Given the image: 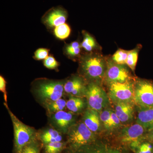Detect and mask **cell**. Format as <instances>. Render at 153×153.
Wrapping results in <instances>:
<instances>
[{
    "label": "cell",
    "mask_w": 153,
    "mask_h": 153,
    "mask_svg": "<svg viewBox=\"0 0 153 153\" xmlns=\"http://www.w3.org/2000/svg\"><path fill=\"white\" fill-rule=\"evenodd\" d=\"M85 97L88 108L101 112L108 105V97L98 83L91 82L86 86Z\"/></svg>",
    "instance_id": "obj_5"
},
{
    "label": "cell",
    "mask_w": 153,
    "mask_h": 153,
    "mask_svg": "<svg viewBox=\"0 0 153 153\" xmlns=\"http://www.w3.org/2000/svg\"><path fill=\"white\" fill-rule=\"evenodd\" d=\"M134 100L140 107L153 106V82L140 79L134 84Z\"/></svg>",
    "instance_id": "obj_7"
},
{
    "label": "cell",
    "mask_w": 153,
    "mask_h": 153,
    "mask_svg": "<svg viewBox=\"0 0 153 153\" xmlns=\"http://www.w3.org/2000/svg\"><path fill=\"white\" fill-rule=\"evenodd\" d=\"M111 110H109L102 111L100 114L101 123H102L105 128L107 130L111 129Z\"/></svg>",
    "instance_id": "obj_26"
},
{
    "label": "cell",
    "mask_w": 153,
    "mask_h": 153,
    "mask_svg": "<svg viewBox=\"0 0 153 153\" xmlns=\"http://www.w3.org/2000/svg\"><path fill=\"white\" fill-rule=\"evenodd\" d=\"M82 34L83 39L80 44L81 48L88 53L97 52L99 47L94 38L85 31L82 32Z\"/></svg>",
    "instance_id": "obj_17"
},
{
    "label": "cell",
    "mask_w": 153,
    "mask_h": 153,
    "mask_svg": "<svg viewBox=\"0 0 153 153\" xmlns=\"http://www.w3.org/2000/svg\"><path fill=\"white\" fill-rule=\"evenodd\" d=\"M41 139L44 144L49 143L62 141V137L59 131L53 128H49L42 132Z\"/></svg>",
    "instance_id": "obj_18"
},
{
    "label": "cell",
    "mask_w": 153,
    "mask_h": 153,
    "mask_svg": "<svg viewBox=\"0 0 153 153\" xmlns=\"http://www.w3.org/2000/svg\"><path fill=\"white\" fill-rule=\"evenodd\" d=\"M114 112L121 123H125L132 120L133 106L131 102H118L116 103Z\"/></svg>",
    "instance_id": "obj_15"
},
{
    "label": "cell",
    "mask_w": 153,
    "mask_h": 153,
    "mask_svg": "<svg viewBox=\"0 0 153 153\" xmlns=\"http://www.w3.org/2000/svg\"><path fill=\"white\" fill-rule=\"evenodd\" d=\"M120 121L114 111H111V128H115L117 127L120 125Z\"/></svg>",
    "instance_id": "obj_30"
},
{
    "label": "cell",
    "mask_w": 153,
    "mask_h": 153,
    "mask_svg": "<svg viewBox=\"0 0 153 153\" xmlns=\"http://www.w3.org/2000/svg\"><path fill=\"white\" fill-rule=\"evenodd\" d=\"M107 59L108 57L97 52L81 56L79 59V69L82 76L91 82L97 83L101 81L105 75Z\"/></svg>",
    "instance_id": "obj_1"
},
{
    "label": "cell",
    "mask_w": 153,
    "mask_h": 153,
    "mask_svg": "<svg viewBox=\"0 0 153 153\" xmlns=\"http://www.w3.org/2000/svg\"><path fill=\"white\" fill-rule=\"evenodd\" d=\"M49 52V49L44 48H40L37 49L35 52L34 58L37 60H45L48 57Z\"/></svg>",
    "instance_id": "obj_29"
},
{
    "label": "cell",
    "mask_w": 153,
    "mask_h": 153,
    "mask_svg": "<svg viewBox=\"0 0 153 153\" xmlns=\"http://www.w3.org/2000/svg\"><path fill=\"white\" fill-rule=\"evenodd\" d=\"M65 146V144L62 141L49 143L45 145V153H60Z\"/></svg>",
    "instance_id": "obj_25"
},
{
    "label": "cell",
    "mask_w": 153,
    "mask_h": 153,
    "mask_svg": "<svg viewBox=\"0 0 153 153\" xmlns=\"http://www.w3.org/2000/svg\"><path fill=\"white\" fill-rule=\"evenodd\" d=\"M142 48L141 45H138L135 48L128 51V56L126 64L131 68L133 71H134L136 66L139 52Z\"/></svg>",
    "instance_id": "obj_21"
},
{
    "label": "cell",
    "mask_w": 153,
    "mask_h": 153,
    "mask_svg": "<svg viewBox=\"0 0 153 153\" xmlns=\"http://www.w3.org/2000/svg\"><path fill=\"white\" fill-rule=\"evenodd\" d=\"M128 51L123 49H118L112 55L111 59L117 64L125 65L128 56Z\"/></svg>",
    "instance_id": "obj_24"
},
{
    "label": "cell",
    "mask_w": 153,
    "mask_h": 153,
    "mask_svg": "<svg viewBox=\"0 0 153 153\" xmlns=\"http://www.w3.org/2000/svg\"><path fill=\"white\" fill-rule=\"evenodd\" d=\"M137 123L146 129H153V106L140 107Z\"/></svg>",
    "instance_id": "obj_16"
},
{
    "label": "cell",
    "mask_w": 153,
    "mask_h": 153,
    "mask_svg": "<svg viewBox=\"0 0 153 153\" xmlns=\"http://www.w3.org/2000/svg\"><path fill=\"white\" fill-rule=\"evenodd\" d=\"M68 143L72 151L76 150L95 140V136L83 122L74 124L67 133Z\"/></svg>",
    "instance_id": "obj_3"
},
{
    "label": "cell",
    "mask_w": 153,
    "mask_h": 153,
    "mask_svg": "<svg viewBox=\"0 0 153 153\" xmlns=\"http://www.w3.org/2000/svg\"><path fill=\"white\" fill-rule=\"evenodd\" d=\"M0 90L4 93V98L6 103L7 102V92L6 91V82L2 76H0Z\"/></svg>",
    "instance_id": "obj_31"
},
{
    "label": "cell",
    "mask_w": 153,
    "mask_h": 153,
    "mask_svg": "<svg viewBox=\"0 0 153 153\" xmlns=\"http://www.w3.org/2000/svg\"><path fill=\"white\" fill-rule=\"evenodd\" d=\"M81 45L77 41L72 42L71 44H67L65 48V52L66 55L71 59H79L81 52Z\"/></svg>",
    "instance_id": "obj_20"
},
{
    "label": "cell",
    "mask_w": 153,
    "mask_h": 153,
    "mask_svg": "<svg viewBox=\"0 0 153 153\" xmlns=\"http://www.w3.org/2000/svg\"><path fill=\"white\" fill-rule=\"evenodd\" d=\"M72 153H123L116 148L94 142L85 145L73 151Z\"/></svg>",
    "instance_id": "obj_13"
},
{
    "label": "cell",
    "mask_w": 153,
    "mask_h": 153,
    "mask_svg": "<svg viewBox=\"0 0 153 153\" xmlns=\"http://www.w3.org/2000/svg\"><path fill=\"white\" fill-rule=\"evenodd\" d=\"M85 106V102L81 97L71 95L66 101V108L72 113L80 112Z\"/></svg>",
    "instance_id": "obj_19"
},
{
    "label": "cell",
    "mask_w": 153,
    "mask_h": 153,
    "mask_svg": "<svg viewBox=\"0 0 153 153\" xmlns=\"http://www.w3.org/2000/svg\"><path fill=\"white\" fill-rule=\"evenodd\" d=\"M108 84V96L115 103L131 102L134 100V84L131 80L125 82H111Z\"/></svg>",
    "instance_id": "obj_4"
},
{
    "label": "cell",
    "mask_w": 153,
    "mask_h": 153,
    "mask_svg": "<svg viewBox=\"0 0 153 153\" xmlns=\"http://www.w3.org/2000/svg\"><path fill=\"white\" fill-rule=\"evenodd\" d=\"M4 104L8 111L13 126L15 152L21 153L25 146L35 140L36 131L23 123L10 110L7 103Z\"/></svg>",
    "instance_id": "obj_2"
},
{
    "label": "cell",
    "mask_w": 153,
    "mask_h": 153,
    "mask_svg": "<svg viewBox=\"0 0 153 153\" xmlns=\"http://www.w3.org/2000/svg\"><path fill=\"white\" fill-rule=\"evenodd\" d=\"M52 114L50 122L58 131L67 133L70 128L74 124L72 113L61 111Z\"/></svg>",
    "instance_id": "obj_9"
},
{
    "label": "cell",
    "mask_w": 153,
    "mask_h": 153,
    "mask_svg": "<svg viewBox=\"0 0 153 153\" xmlns=\"http://www.w3.org/2000/svg\"><path fill=\"white\" fill-rule=\"evenodd\" d=\"M64 90L66 93L73 96L81 97L85 96L86 86L82 77L74 76L65 82Z\"/></svg>",
    "instance_id": "obj_11"
},
{
    "label": "cell",
    "mask_w": 153,
    "mask_h": 153,
    "mask_svg": "<svg viewBox=\"0 0 153 153\" xmlns=\"http://www.w3.org/2000/svg\"><path fill=\"white\" fill-rule=\"evenodd\" d=\"M83 122L91 131L97 132L101 129L100 114L95 110L88 108L83 115Z\"/></svg>",
    "instance_id": "obj_14"
},
{
    "label": "cell",
    "mask_w": 153,
    "mask_h": 153,
    "mask_svg": "<svg viewBox=\"0 0 153 153\" xmlns=\"http://www.w3.org/2000/svg\"><path fill=\"white\" fill-rule=\"evenodd\" d=\"M144 129L142 126L137 123L125 128L121 133L122 141L126 143L136 142L143 135Z\"/></svg>",
    "instance_id": "obj_12"
},
{
    "label": "cell",
    "mask_w": 153,
    "mask_h": 153,
    "mask_svg": "<svg viewBox=\"0 0 153 153\" xmlns=\"http://www.w3.org/2000/svg\"><path fill=\"white\" fill-rule=\"evenodd\" d=\"M44 66L49 69H56L59 66V63L52 56H48L44 60Z\"/></svg>",
    "instance_id": "obj_28"
},
{
    "label": "cell",
    "mask_w": 153,
    "mask_h": 153,
    "mask_svg": "<svg viewBox=\"0 0 153 153\" xmlns=\"http://www.w3.org/2000/svg\"><path fill=\"white\" fill-rule=\"evenodd\" d=\"M104 78L108 83L114 82L122 83L132 79L127 67L125 65L115 63L111 58L107 59V66Z\"/></svg>",
    "instance_id": "obj_8"
},
{
    "label": "cell",
    "mask_w": 153,
    "mask_h": 153,
    "mask_svg": "<svg viewBox=\"0 0 153 153\" xmlns=\"http://www.w3.org/2000/svg\"><path fill=\"white\" fill-rule=\"evenodd\" d=\"M54 32L57 38L60 40H63L69 36L71 29L67 24H64L55 27Z\"/></svg>",
    "instance_id": "obj_23"
},
{
    "label": "cell",
    "mask_w": 153,
    "mask_h": 153,
    "mask_svg": "<svg viewBox=\"0 0 153 153\" xmlns=\"http://www.w3.org/2000/svg\"><path fill=\"white\" fill-rule=\"evenodd\" d=\"M21 153H40V149L38 143L35 140L25 146Z\"/></svg>",
    "instance_id": "obj_27"
},
{
    "label": "cell",
    "mask_w": 153,
    "mask_h": 153,
    "mask_svg": "<svg viewBox=\"0 0 153 153\" xmlns=\"http://www.w3.org/2000/svg\"><path fill=\"white\" fill-rule=\"evenodd\" d=\"M64 84L63 81H45L39 84L36 92L39 98L47 103L56 101L63 96Z\"/></svg>",
    "instance_id": "obj_6"
},
{
    "label": "cell",
    "mask_w": 153,
    "mask_h": 153,
    "mask_svg": "<svg viewBox=\"0 0 153 153\" xmlns=\"http://www.w3.org/2000/svg\"><path fill=\"white\" fill-rule=\"evenodd\" d=\"M67 18V12L61 7L50 9L43 17V21L51 27H57L65 24Z\"/></svg>",
    "instance_id": "obj_10"
},
{
    "label": "cell",
    "mask_w": 153,
    "mask_h": 153,
    "mask_svg": "<svg viewBox=\"0 0 153 153\" xmlns=\"http://www.w3.org/2000/svg\"><path fill=\"white\" fill-rule=\"evenodd\" d=\"M46 106L49 114H53L58 111H63L66 107V101L63 99L47 103Z\"/></svg>",
    "instance_id": "obj_22"
},
{
    "label": "cell",
    "mask_w": 153,
    "mask_h": 153,
    "mask_svg": "<svg viewBox=\"0 0 153 153\" xmlns=\"http://www.w3.org/2000/svg\"><path fill=\"white\" fill-rule=\"evenodd\" d=\"M139 150L142 153H152L153 146L150 144L146 143L141 146Z\"/></svg>",
    "instance_id": "obj_32"
}]
</instances>
